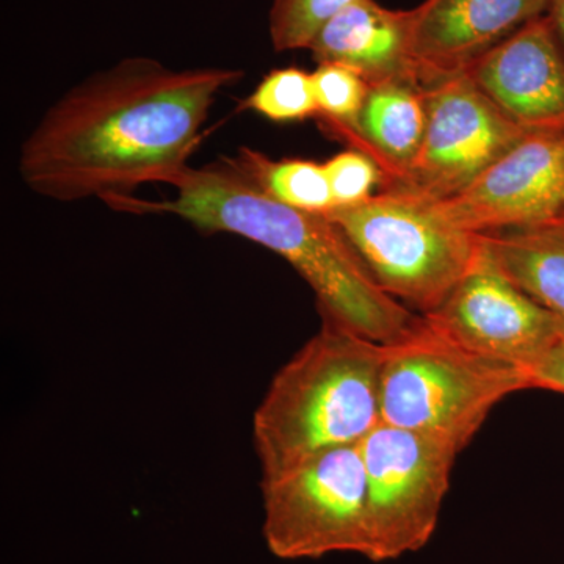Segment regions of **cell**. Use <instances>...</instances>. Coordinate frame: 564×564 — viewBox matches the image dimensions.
Wrapping results in <instances>:
<instances>
[{
    "label": "cell",
    "mask_w": 564,
    "mask_h": 564,
    "mask_svg": "<svg viewBox=\"0 0 564 564\" xmlns=\"http://www.w3.org/2000/svg\"><path fill=\"white\" fill-rule=\"evenodd\" d=\"M551 0H425L411 11V55L422 85L464 73L544 17Z\"/></svg>",
    "instance_id": "12"
},
{
    "label": "cell",
    "mask_w": 564,
    "mask_h": 564,
    "mask_svg": "<svg viewBox=\"0 0 564 564\" xmlns=\"http://www.w3.org/2000/svg\"><path fill=\"white\" fill-rule=\"evenodd\" d=\"M422 87L425 135L406 182L399 187L433 199L452 198L527 135L466 73L441 77Z\"/></svg>",
    "instance_id": "9"
},
{
    "label": "cell",
    "mask_w": 564,
    "mask_h": 564,
    "mask_svg": "<svg viewBox=\"0 0 564 564\" xmlns=\"http://www.w3.org/2000/svg\"><path fill=\"white\" fill-rule=\"evenodd\" d=\"M243 106L276 122L317 117L313 73L300 68L273 69L248 96Z\"/></svg>",
    "instance_id": "17"
},
{
    "label": "cell",
    "mask_w": 564,
    "mask_h": 564,
    "mask_svg": "<svg viewBox=\"0 0 564 564\" xmlns=\"http://www.w3.org/2000/svg\"><path fill=\"white\" fill-rule=\"evenodd\" d=\"M554 226H562V228H564V215H563L562 220H560L558 223H556V225H554Z\"/></svg>",
    "instance_id": "23"
},
{
    "label": "cell",
    "mask_w": 564,
    "mask_h": 564,
    "mask_svg": "<svg viewBox=\"0 0 564 564\" xmlns=\"http://www.w3.org/2000/svg\"><path fill=\"white\" fill-rule=\"evenodd\" d=\"M486 250L516 285L564 321V228L484 234Z\"/></svg>",
    "instance_id": "15"
},
{
    "label": "cell",
    "mask_w": 564,
    "mask_h": 564,
    "mask_svg": "<svg viewBox=\"0 0 564 564\" xmlns=\"http://www.w3.org/2000/svg\"><path fill=\"white\" fill-rule=\"evenodd\" d=\"M332 187L334 207H350L367 202L375 188L383 185V173L364 152L351 150L339 152L323 163Z\"/></svg>",
    "instance_id": "20"
},
{
    "label": "cell",
    "mask_w": 564,
    "mask_h": 564,
    "mask_svg": "<svg viewBox=\"0 0 564 564\" xmlns=\"http://www.w3.org/2000/svg\"><path fill=\"white\" fill-rule=\"evenodd\" d=\"M315 62L355 70L369 85L415 77L411 55V11L389 10L377 0H355L315 36Z\"/></svg>",
    "instance_id": "13"
},
{
    "label": "cell",
    "mask_w": 564,
    "mask_h": 564,
    "mask_svg": "<svg viewBox=\"0 0 564 564\" xmlns=\"http://www.w3.org/2000/svg\"><path fill=\"white\" fill-rule=\"evenodd\" d=\"M525 389L524 370L466 350L421 317L403 337L386 344L381 422L462 454L494 408Z\"/></svg>",
    "instance_id": "4"
},
{
    "label": "cell",
    "mask_w": 564,
    "mask_h": 564,
    "mask_svg": "<svg viewBox=\"0 0 564 564\" xmlns=\"http://www.w3.org/2000/svg\"><path fill=\"white\" fill-rule=\"evenodd\" d=\"M366 263L375 281L400 303L433 313L454 291L481 248V234L466 231L437 199L404 187L326 212Z\"/></svg>",
    "instance_id": "5"
},
{
    "label": "cell",
    "mask_w": 564,
    "mask_h": 564,
    "mask_svg": "<svg viewBox=\"0 0 564 564\" xmlns=\"http://www.w3.org/2000/svg\"><path fill=\"white\" fill-rule=\"evenodd\" d=\"M530 389L564 393V336L527 370Z\"/></svg>",
    "instance_id": "21"
},
{
    "label": "cell",
    "mask_w": 564,
    "mask_h": 564,
    "mask_svg": "<svg viewBox=\"0 0 564 564\" xmlns=\"http://www.w3.org/2000/svg\"><path fill=\"white\" fill-rule=\"evenodd\" d=\"M355 0H273L269 14L274 51L310 50L318 32Z\"/></svg>",
    "instance_id": "18"
},
{
    "label": "cell",
    "mask_w": 564,
    "mask_h": 564,
    "mask_svg": "<svg viewBox=\"0 0 564 564\" xmlns=\"http://www.w3.org/2000/svg\"><path fill=\"white\" fill-rule=\"evenodd\" d=\"M325 126L336 139L369 155L380 166L381 187H399L406 182L425 135L421 80L400 77L369 85L366 101L351 124Z\"/></svg>",
    "instance_id": "14"
},
{
    "label": "cell",
    "mask_w": 564,
    "mask_h": 564,
    "mask_svg": "<svg viewBox=\"0 0 564 564\" xmlns=\"http://www.w3.org/2000/svg\"><path fill=\"white\" fill-rule=\"evenodd\" d=\"M373 563L421 551L432 540L458 452L381 422L361 443Z\"/></svg>",
    "instance_id": "7"
},
{
    "label": "cell",
    "mask_w": 564,
    "mask_h": 564,
    "mask_svg": "<svg viewBox=\"0 0 564 564\" xmlns=\"http://www.w3.org/2000/svg\"><path fill=\"white\" fill-rule=\"evenodd\" d=\"M163 184L176 195L161 203L133 196L113 199V209L172 214L204 234L228 232L276 252L310 284L323 321L380 344H392L419 322L403 303L375 281L344 232L325 214L285 206L221 159L182 166Z\"/></svg>",
    "instance_id": "2"
},
{
    "label": "cell",
    "mask_w": 564,
    "mask_h": 564,
    "mask_svg": "<svg viewBox=\"0 0 564 564\" xmlns=\"http://www.w3.org/2000/svg\"><path fill=\"white\" fill-rule=\"evenodd\" d=\"M386 344L323 321L274 375L252 417L262 477L328 448L359 445L381 423Z\"/></svg>",
    "instance_id": "3"
},
{
    "label": "cell",
    "mask_w": 564,
    "mask_h": 564,
    "mask_svg": "<svg viewBox=\"0 0 564 564\" xmlns=\"http://www.w3.org/2000/svg\"><path fill=\"white\" fill-rule=\"evenodd\" d=\"M242 69H173L133 57L91 74L61 96L22 141V182L61 203L132 196L165 182L202 140L218 95Z\"/></svg>",
    "instance_id": "1"
},
{
    "label": "cell",
    "mask_w": 564,
    "mask_h": 564,
    "mask_svg": "<svg viewBox=\"0 0 564 564\" xmlns=\"http://www.w3.org/2000/svg\"><path fill=\"white\" fill-rule=\"evenodd\" d=\"M267 547L281 560L369 552L361 444L328 448L262 477Z\"/></svg>",
    "instance_id": "6"
},
{
    "label": "cell",
    "mask_w": 564,
    "mask_h": 564,
    "mask_svg": "<svg viewBox=\"0 0 564 564\" xmlns=\"http://www.w3.org/2000/svg\"><path fill=\"white\" fill-rule=\"evenodd\" d=\"M545 17L551 21L556 39L560 40L564 50V0H551Z\"/></svg>",
    "instance_id": "22"
},
{
    "label": "cell",
    "mask_w": 564,
    "mask_h": 564,
    "mask_svg": "<svg viewBox=\"0 0 564 564\" xmlns=\"http://www.w3.org/2000/svg\"><path fill=\"white\" fill-rule=\"evenodd\" d=\"M464 73L527 135L564 133V50L547 17L530 21Z\"/></svg>",
    "instance_id": "11"
},
{
    "label": "cell",
    "mask_w": 564,
    "mask_h": 564,
    "mask_svg": "<svg viewBox=\"0 0 564 564\" xmlns=\"http://www.w3.org/2000/svg\"><path fill=\"white\" fill-rule=\"evenodd\" d=\"M318 117L325 124L348 126L366 101L369 84L355 70L334 63H321L313 73Z\"/></svg>",
    "instance_id": "19"
},
{
    "label": "cell",
    "mask_w": 564,
    "mask_h": 564,
    "mask_svg": "<svg viewBox=\"0 0 564 564\" xmlns=\"http://www.w3.org/2000/svg\"><path fill=\"white\" fill-rule=\"evenodd\" d=\"M232 161L261 191L285 206L311 214H326L334 207L323 163L304 159L273 161L250 148H240Z\"/></svg>",
    "instance_id": "16"
},
{
    "label": "cell",
    "mask_w": 564,
    "mask_h": 564,
    "mask_svg": "<svg viewBox=\"0 0 564 564\" xmlns=\"http://www.w3.org/2000/svg\"><path fill=\"white\" fill-rule=\"evenodd\" d=\"M444 214L474 234L554 226L564 215V133H530L466 191L437 199Z\"/></svg>",
    "instance_id": "10"
},
{
    "label": "cell",
    "mask_w": 564,
    "mask_h": 564,
    "mask_svg": "<svg viewBox=\"0 0 564 564\" xmlns=\"http://www.w3.org/2000/svg\"><path fill=\"white\" fill-rule=\"evenodd\" d=\"M437 332L494 361L527 370L564 336V321L534 302L500 270L486 250L433 313L422 315Z\"/></svg>",
    "instance_id": "8"
}]
</instances>
